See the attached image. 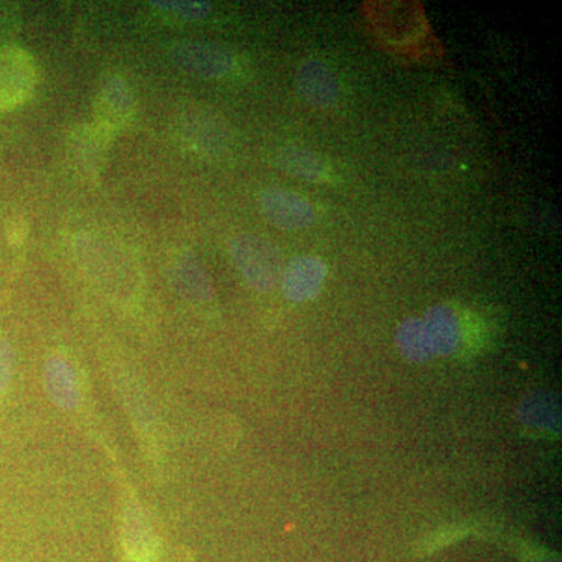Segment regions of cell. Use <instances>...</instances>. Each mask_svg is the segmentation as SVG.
<instances>
[{
    "mask_svg": "<svg viewBox=\"0 0 562 562\" xmlns=\"http://www.w3.org/2000/svg\"><path fill=\"white\" fill-rule=\"evenodd\" d=\"M394 341L397 344L398 351L408 361L425 362L436 358L428 339L427 328L419 317L402 321L394 333Z\"/></svg>",
    "mask_w": 562,
    "mask_h": 562,
    "instance_id": "cell-12",
    "label": "cell"
},
{
    "mask_svg": "<svg viewBox=\"0 0 562 562\" xmlns=\"http://www.w3.org/2000/svg\"><path fill=\"white\" fill-rule=\"evenodd\" d=\"M135 114L131 87L120 76L106 77L95 99V117L103 132L124 128Z\"/></svg>",
    "mask_w": 562,
    "mask_h": 562,
    "instance_id": "cell-5",
    "label": "cell"
},
{
    "mask_svg": "<svg viewBox=\"0 0 562 562\" xmlns=\"http://www.w3.org/2000/svg\"><path fill=\"white\" fill-rule=\"evenodd\" d=\"M279 165L288 176L316 183L325 179L327 168L319 155L299 146L283 147L279 151Z\"/></svg>",
    "mask_w": 562,
    "mask_h": 562,
    "instance_id": "cell-13",
    "label": "cell"
},
{
    "mask_svg": "<svg viewBox=\"0 0 562 562\" xmlns=\"http://www.w3.org/2000/svg\"><path fill=\"white\" fill-rule=\"evenodd\" d=\"M258 206L265 220L280 231H303L316 220L312 203L286 188H266L258 195Z\"/></svg>",
    "mask_w": 562,
    "mask_h": 562,
    "instance_id": "cell-3",
    "label": "cell"
},
{
    "mask_svg": "<svg viewBox=\"0 0 562 562\" xmlns=\"http://www.w3.org/2000/svg\"><path fill=\"white\" fill-rule=\"evenodd\" d=\"M13 347L7 339L0 338V394L7 390L13 373Z\"/></svg>",
    "mask_w": 562,
    "mask_h": 562,
    "instance_id": "cell-15",
    "label": "cell"
},
{
    "mask_svg": "<svg viewBox=\"0 0 562 562\" xmlns=\"http://www.w3.org/2000/svg\"><path fill=\"white\" fill-rule=\"evenodd\" d=\"M44 384L50 401L61 409H74L80 402L76 371L61 355H52L44 366Z\"/></svg>",
    "mask_w": 562,
    "mask_h": 562,
    "instance_id": "cell-9",
    "label": "cell"
},
{
    "mask_svg": "<svg viewBox=\"0 0 562 562\" xmlns=\"http://www.w3.org/2000/svg\"><path fill=\"white\" fill-rule=\"evenodd\" d=\"M151 7L181 21H202L211 13L210 2L199 0H154Z\"/></svg>",
    "mask_w": 562,
    "mask_h": 562,
    "instance_id": "cell-14",
    "label": "cell"
},
{
    "mask_svg": "<svg viewBox=\"0 0 562 562\" xmlns=\"http://www.w3.org/2000/svg\"><path fill=\"white\" fill-rule=\"evenodd\" d=\"M327 277V266L321 258L302 255L288 262L281 273V291L288 301L303 303L319 294Z\"/></svg>",
    "mask_w": 562,
    "mask_h": 562,
    "instance_id": "cell-4",
    "label": "cell"
},
{
    "mask_svg": "<svg viewBox=\"0 0 562 562\" xmlns=\"http://www.w3.org/2000/svg\"><path fill=\"white\" fill-rule=\"evenodd\" d=\"M169 57L179 68L209 80L224 79L236 65L233 52L213 41H177L169 49Z\"/></svg>",
    "mask_w": 562,
    "mask_h": 562,
    "instance_id": "cell-2",
    "label": "cell"
},
{
    "mask_svg": "<svg viewBox=\"0 0 562 562\" xmlns=\"http://www.w3.org/2000/svg\"><path fill=\"white\" fill-rule=\"evenodd\" d=\"M560 401L557 395L543 394V392L525 398L517 412L525 427L542 435L547 432L554 435L560 431Z\"/></svg>",
    "mask_w": 562,
    "mask_h": 562,
    "instance_id": "cell-11",
    "label": "cell"
},
{
    "mask_svg": "<svg viewBox=\"0 0 562 562\" xmlns=\"http://www.w3.org/2000/svg\"><path fill=\"white\" fill-rule=\"evenodd\" d=\"M171 279L173 286L187 301L210 302L214 297V288L202 261L191 251H181L172 262Z\"/></svg>",
    "mask_w": 562,
    "mask_h": 562,
    "instance_id": "cell-8",
    "label": "cell"
},
{
    "mask_svg": "<svg viewBox=\"0 0 562 562\" xmlns=\"http://www.w3.org/2000/svg\"><path fill=\"white\" fill-rule=\"evenodd\" d=\"M231 257L251 290L269 292L280 283L283 261L268 239L243 233L232 239Z\"/></svg>",
    "mask_w": 562,
    "mask_h": 562,
    "instance_id": "cell-1",
    "label": "cell"
},
{
    "mask_svg": "<svg viewBox=\"0 0 562 562\" xmlns=\"http://www.w3.org/2000/svg\"><path fill=\"white\" fill-rule=\"evenodd\" d=\"M33 87V70L29 58L18 52L0 55V99L16 102Z\"/></svg>",
    "mask_w": 562,
    "mask_h": 562,
    "instance_id": "cell-10",
    "label": "cell"
},
{
    "mask_svg": "<svg viewBox=\"0 0 562 562\" xmlns=\"http://www.w3.org/2000/svg\"><path fill=\"white\" fill-rule=\"evenodd\" d=\"M295 90L303 101L314 109H331L339 99V83L335 72L325 63L314 58L299 66L295 74Z\"/></svg>",
    "mask_w": 562,
    "mask_h": 562,
    "instance_id": "cell-6",
    "label": "cell"
},
{
    "mask_svg": "<svg viewBox=\"0 0 562 562\" xmlns=\"http://www.w3.org/2000/svg\"><path fill=\"white\" fill-rule=\"evenodd\" d=\"M435 357H452L464 341L460 316L452 306H431L422 317Z\"/></svg>",
    "mask_w": 562,
    "mask_h": 562,
    "instance_id": "cell-7",
    "label": "cell"
}]
</instances>
